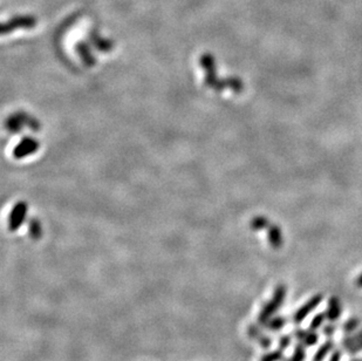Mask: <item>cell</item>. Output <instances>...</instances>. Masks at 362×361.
<instances>
[{"mask_svg":"<svg viewBox=\"0 0 362 361\" xmlns=\"http://www.w3.org/2000/svg\"><path fill=\"white\" fill-rule=\"evenodd\" d=\"M306 359V351L305 346L302 344H296L295 347V352L290 358H284L283 361H305Z\"/></svg>","mask_w":362,"mask_h":361,"instance_id":"10","label":"cell"},{"mask_svg":"<svg viewBox=\"0 0 362 361\" xmlns=\"http://www.w3.org/2000/svg\"><path fill=\"white\" fill-rule=\"evenodd\" d=\"M341 360V351H334L329 358V361H340Z\"/></svg>","mask_w":362,"mask_h":361,"instance_id":"19","label":"cell"},{"mask_svg":"<svg viewBox=\"0 0 362 361\" xmlns=\"http://www.w3.org/2000/svg\"><path fill=\"white\" fill-rule=\"evenodd\" d=\"M268 227H270V224H268V220L266 217H262V216H258V217H256L255 220H252L251 222V228L256 231L266 229V228H268Z\"/></svg>","mask_w":362,"mask_h":361,"instance_id":"15","label":"cell"},{"mask_svg":"<svg viewBox=\"0 0 362 361\" xmlns=\"http://www.w3.org/2000/svg\"><path fill=\"white\" fill-rule=\"evenodd\" d=\"M335 331H336V327L332 323H329V324H327V325H325L324 328H323V333H324L325 335H326V337H329V338L332 337L334 333H335Z\"/></svg>","mask_w":362,"mask_h":361,"instance_id":"17","label":"cell"},{"mask_svg":"<svg viewBox=\"0 0 362 361\" xmlns=\"http://www.w3.org/2000/svg\"><path fill=\"white\" fill-rule=\"evenodd\" d=\"M360 324H361V320L359 319V318H355V317L349 318L347 322L342 325V331L345 333H347V334H351V333L354 332L355 329L360 326Z\"/></svg>","mask_w":362,"mask_h":361,"instance_id":"12","label":"cell"},{"mask_svg":"<svg viewBox=\"0 0 362 361\" xmlns=\"http://www.w3.org/2000/svg\"><path fill=\"white\" fill-rule=\"evenodd\" d=\"M325 320H327L326 313H325V312L318 313L317 316L313 317V319H312L311 324H309V329H313V331H317V329H319L321 326L324 325Z\"/></svg>","mask_w":362,"mask_h":361,"instance_id":"14","label":"cell"},{"mask_svg":"<svg viewBox=\"0 0 362 361\" xmlns=\"http://www.w3.org/2000/svg\"><path fill=\"white\" fill-rule=\"evenodd\" d=\"M35 25V19L31 15H20V17H15L12 19L8 24H5L2 26V31H11L14 27H33Z\"/></svg>","mask_w":362,"mask_h":361,"instance_id":"6","label":"cell"},{"mask_svg":"<svg viewBox=\"0 0 362 361\" xmlns=\"http://www.w3.org/2000/svg\"><path fill=\"white\" fill-rule=\"evenodd\" d=\"M361 340H362V329L358 331L357 333H351V334H347V337H345L342 339L341 346L343 348H347Z\"/></svg>","mask_w":362,"mask_h":361,"instance_id":"11","label":"cell"},{"mask_svg":"<svg viewBox=\"0 0 362 361\" xmlns=\"http://www.w3.org/2000/svg\"><path fill=\"white\" fill-rule=\"evenodd\" d=\"M355 286L359 289H362V273L359 274L357 279H355Z\"/></svg>","mask_w":362,"mask_h":361,"instance_id":"20","label":"cell"},{"mask_svg":"<svg viewBox=\"0 0 362 361\" xmlns=\"http://www.w3.org/2000/svg\"><path fill=\"white\" fill-rule=\"evenodd\" d=\"M333 348H334V342L333 340L329 339V340H327L326 342H324V344L318 348V351L315 352L312 361H324L330 352L333 351Z\"/></svg>","mask_w":362,"mask_h":361,"instance_id":"8","label":"cell"},{"mask_svg":"<svg viewBox=\"0 0 362 361\" xmlns=\"http://www.w3.org/2000/svg\"><path fill=\"white\" fill-rule=\"evenodd\" d=\"M326 317L327 320L330 323L336 322L340 319L342 314V307L341 303H340V299L338 297H330L327 301V310H326Z\"/></svg>","mask_w":362,"mask_h":361,"instance_id":"4","label":"cell"},{"mask_svg":"<svg viewBox=\"0 0 362 361\" xmlns=\"http://www.w3.org/2000/svg\"><path fill=\"white\" fill-rule=\"evenodd\" d=\"M286 292H287L286 286L283 285V284H280V285H278L277 288L274 289L273 297L263 306L261 313H259L258 316L259 325L261 326L264 325V324L267 322L268 319H271V318L275 314V312L279 310L281 305H283L284 301H285Z\"/></svg>","mask_w":362,"mask_h":361,"instance_id":"1","label":"cell"},{"mask_svg":"<svg viewBox=\"0 0 362 361\" xmlns=\"http://www.w3.org/2000/svg\"><path fill=\"white\" fill-rule=\"evenodd\" d=\"M324 295H315L312 298H309L306 303L302 305L301 307H299L296 311V313L293 314V323L295 324H301L305 320V318L308 316L309 313H312L317 308L319 305L323 301Z\"/></svg>","mask_w":362,"mask_h":361,"instance_id":"2","label":"cell"},{"mask_svg":"<svg viewBox=\"0 0 362 361\" xmlns=\"http://www.w3.org/2000/svg\"><path fill=\"white\" fill-rule=\"evenodd\" d=\"M286 323L287 320L285 317H272L271 319H268L263 325V327H265V328H267L271 332H278L286 325Z\"/></svg>","mask_w":362,"mask_h":361,"instance_id":"9","label":"cell"},{"mask_svg":"<svg viewBox=\"0 0 362 361\" xmlns=\"http://www.w3.org/2000/svg\"><path fill=\"white\" fill-rule=\"evenodd\" d=\"M247 334H249L250 338L258 342V344L261 345L263 348H265V350L266 348L271 347V345H272L271 338H268L267 335L264 334L258 326L250 325L249 327H247Z\"/></svg>","mask_w":362,"mask_h":361,"instance_id":"5","label":"cell"},{"mask_svg":"<svg viewBox=\"0 0 362 361\" xmlns=\"http://www.w3.org/2000/svg\"><path fill=\"white\" fill-rule=\"evenodd\" d=\"M293 335L298 340L300 344L304 345L305 347H312L317 345L319 341V335L315 333L313 329H302L296 328L293 332Z\"/></svg>","mask_w":362,"mask_h":361,"instance_id":"3","label":"cell"},{"mask_svg":"<svg viewBox=\"0 0 362 361\" xmlns=\"http://www.w3.org/2000/svg\"><path fill=\"white\" fill-rule=\"evenodd\" d=\"M267 238L268 243L272 248L278 250L280 249L284 244V238H283V232H281L280 228L278 225H270L267 231Z\"/></svg>","mask_w":362,"mask_h":361,"instance_id":"7","label":"cell"},{"mask_svg":"<svg viewBox=\"0 0 362 361\" xmlns=\"http://www.w3.org/2000/svg\"><path fill=\"white\" fill-rule=\"evenodd\" d=\"M352 361H362L361 359H354V360H352Z\"/></svg>","mask_w":362,"mask_h":361,"instance_id":"21","label":"cell"},{"mask_svg":"<svg viewBox=\"0 0 362 361\" xmlns=\"http://www.w3.org/2000/svg\"><path fill=\"white\" fill-rule=\"evenodd\" d=\"M345 351L347 352V353H349V354H357V353H359V352L362 351V340L357 342V344L352 345V346L345 348Z\"/></svg>","mask_w":362,"mask_h":361,"instance_id":"18","label":"cell"},{"mask_svg":"<svg viewBox=\"0 0 362 361\" xmlns=\"http://www.w3.org/2000/svg\"><path fill=\"white\" fill-rule=\"evenodd\" d=\"M284 360V351L278 348V350L268 352L261 358V361H283Z\"/></svg>","mask_w":362,"mask_h":361,"instance_id":"13","label":"cell"},{"mask_svg":"<svg viewBox=\"0 0 362 361\" xmlns=\"http://www.w3.org/2000/svg\"><path fill=\"white\" fill-rule=\"evenodd\" d=\"M291 342H292V338L290 335H283L279 339V348L283 351L287 350L291 346Z\"/></svg>","mask_w":362,"mask_h":361,"instance_id":"16","label":"cell"}]
</instances>
